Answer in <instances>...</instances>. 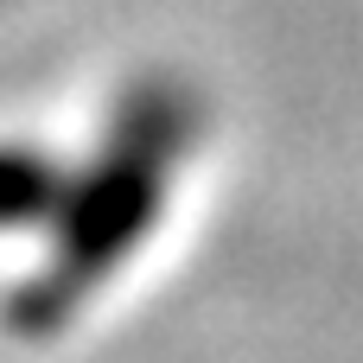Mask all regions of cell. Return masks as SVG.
Instances as JSON below:
<instances>
[{
	"mask_svg": "<svg viewBox=\"0 0 363 363\" xmlns=\"http://www.w3.org/2000/svg\"><path fill=\"white\" fill-rule=\"evenodd\" d=\"M191 89L185 83H140L115 128H108V147L96 153V166L64 191L57 204V242L45 255V268L13 294L6 306V325L26 332V338H45L57 332L64 319H77V306L134 255V242L147 236V223L160 217V198H166V179L191 140Z\"/></svg>",
	"mask_w": 363,
	"mask_h": 363,
	"instance_id": "obj_1",
	"label": "cell"
},
{
	"mask_svg": "<svg viewBox=\"0 0 363 363\" xmlns=\"http://www.w3.org/2000/svg\"><path fill=\"white\" fill-rule=\"evenodd\" d=\"M64 191H70V179H64L45 153H32V147H0V230L51 217V211L64 204Z\"/></svg>",
	"mask_w": 363,
	"mask_h": 363,
	"instance_id": "obj_2",
	"label": "cell"
}]
</instances>
